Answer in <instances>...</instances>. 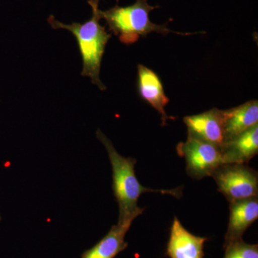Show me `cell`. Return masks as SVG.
Returning <instances> with one entry per match:
<instances>
[{
  "mask_svg": "<svg viewBox=\"0 0 258 258\" xmlns=\"http://www.w3.org/2000/svg\"><path fill=\"white\" fill-rule=\"evenodd\" d=\"M97 138L106 148L113 171V188L114 196L119 207V223L134 222L143 213L144 208L138 207V200L141 195L146 192L169 194L176 198L181 197V187L171 190H154L144 187L139 182L135 174L137 160L134 158L124 157L118 154L110 139L101 130L96 132Z\"/></svg>",
  "mask_w": 258,
  "mask_h": 258,
  "instance_id": "obj_1",
  "label": "cell"
},
{
  "mask_svg": "<svg viewBox=\"0 0 258 258\" xmlns=\"http://www.w3.org/2000/svg\"><path fill=\"white\" fill-rule=\"evenodd\" d=\"M100 0H88L92 8V16L84 23H74L67 25L59 22L53 16L47 19L53 29H64L72 32L78 42L83 60L82 76H87L93 84L101 91H106V86L100 79L102 57L107 43L111 37L104 27L100 24L101 20L98 8Z\"/></svg>",
  "mask_w": 258,
  "mask_h": 258,
  "instance_id": "obj_2",
  "label": "cell"
},
{
  "mask_svg": "<svg viewBox=\"0 0 258 258\" xmlns=\"http://www.w3.org/2000/svg\"><path fill=\"white\" fill-rule=\"evenodd\" d=\"M159 8V6H151L147 0H137L134 5L127 7L115 5L111 9L102 11L101 19L106 20L108 30L113 35L118 36L119 40L125 45H132L138 41L141 37H146L152 32L162 35L175 33L180 35H191L195 33H181L173 31L167 28V24L156 25L151 22L149 13Z\"/></svg>",
  "mask_w": 258,
  "mask_h": 258,
  "instance_id": "obj_3",
  "label": "cell"
},
{
  "mask_svg": "<svg viewBox=\"0 0 258 258\" xmlns=\"http://www.w3.org/2000/svg\"><path fill=\"white\" fill-rule=\"evenodd\" d=\"M229 203L258 196V173L246 164H221L212 173Z\"/></svg>",
  "mask_w": 258,
  "mask_h": 258,
  "instance_id": "obj_4",
  "label": "cell"
},
{
  "mask_svg": "<svg viewBox=\"0 0 258 258\" xmlns=\"http://www.w3.org/2000/svg\"><path fill=\"white\" fill-rule=\"evenodd\" d=\"M178 154L186 161V174L200 180L211 176L217 166L222 164L220 148L187 134L186 142L176 147Z\"/></svg>",
  "mask_w": 258,
  "mask_h": 258,
  "instance_id": "obj_5",
  "label": "cell"
},
{
  "mask_svg": "<svg viewBox=\"0 0 258 258\" xmlns=\"http://www.w3.org/2000/svg\"><path fill=\"white\" fill-rule=\"evenodd\" d=\"M188 134L220 147L224 141V111L214 108L200 114L184 117Z\"/></svg>",
  "mask_w": 258,
  "mask_h": 258,
  "instance_id": "obj_6",
  "label": "cell"
},
{
  "mask_svg": "<svg viewBox=\"0 0 258 258\" xmlns=\"http://www.w3.org/2000/svg\"><path fill=\"white\" fill-rule=\"evenodd\" d=\"M230 220L224 247L242 240V235L258 218V196L230 203Z\"/></svg>",
  "mask_w": 258,
  "mask_h": 258,
  "instance_id": "obj_7",
  "label": "cell"
},
{
  "mask_svg": "<svg viewBox=\"0 0 258 258\" xmlns=\"http://www.w3.org/2000/svg\"><path fill=\"white\" fill-rule=\"evenodd\" d=\"M138 91L139 96L161 115L162 125L175 117L166 114L165 107L169 98L166 96L160 78L154 71L143 64H138Z\"/></svg>",
  "mask_w": 258,
  "mask_h": 258,
  "instance_id": "obj_8",
  "label": "cell"
},
{
  "mask_svg": "<svg viewBox=\"0 0 258 258\" xmlns=\"http://www.w3.org/2000/svg\"><path fill=\"white\" fill-rule=\"evenodd\" d=\"M207 237L190 233L175 217L171 226L166 254L170 258H204Z\"/></svg>",
  "mask_w": 258,
  "mask_h": 258,
  "instance_id": "obj_9",
  "label": "cell"
},
{
  "mask_svg": "<svg viewBox=\"0 0 258 258\" xmlns=\"http://www.w3.org/2000/svg\"><path fill=\"white\" fill-rule=\"evenodd\" d=\"M222 164H246L258 154V124L220 146Z\"/></svg>",
  "mask_w": 258,
  "mask_h": 258,
  "instance_id": "obj_10",
  "label": "cell"
},
{
  "mask_svg": "<svg viewBox=\"0 0 258 258\" xmlns=\"http://www.w3.org/2000/svg\"><path fill=\"white\" fill-rule=\"evenodd\" d=\"M223 111V143L258 124L257 100L247 101L240 106Z\"/></svg>",
  "mask_w": 258,
  "mask_h": 258,
  "instance_id": "obj_11",
  "label": "cell"
},
{
  "mask_svg": "<svg viewBox=\"0 0 258 258\" xmlns=\"http://www.w3.org/2000/svg\"><path fill=\"white\" fill-rule=\"evenodd\" d=\"M132 222H124L112 226L111 230L92 248L85 251L81 258H114L128 247L125 235Z\"/></svg>",
  "mask_w": 258,
  "mask_h": 258,
  "instance_id": "obj_12",
  "label": "cell"
},
{
  "mask_svg": "<svg viewBox=\"0 0 258 258\" xmlns=\"http://www.w3.org/2000/svg\"><path fill=\"white\" fill-rule=\"evenodd\" d=\"M224 249V258H258L257 244H247L243 240L232 242Z\"/></svg>",
  "mask_w": 258,
  "mask_h": 258,
  "instance_id": "obj_13",
  "label": "cell"
},
{
  "mask_svg": "<svg viewBox=\"0 0 258 258\" xmlns=\"http://www.w3.org/2000/svg\"><path fill=\"white\" fill-rule=\"evenodd\" d=\"M0 220H1V215H0Z\"/></svg>",
  "mask_w": 258,
  "mask_h": 258,
  "instance_id": "obj_14",
  "label": "cell"
},
{
  "mask_svg": "<svg viewBox=\"0 0 258 258\" xmlns=\"http://www.w3.org/2000/svg\"><path fill=\"white\" fill-rule=\"evenodd\" d=\"M117 2H118V0H117Z\"/></svg>",
  "mask_w": 258,
  "mask_h": 258,
  "instance_id": "obj_15",
  "label": "cell"
}]
</instances>
